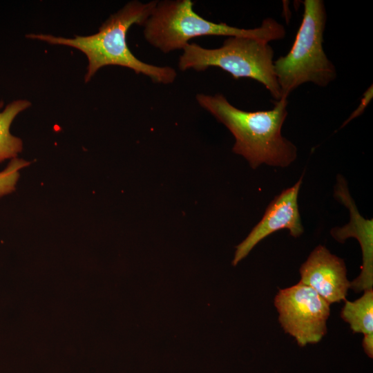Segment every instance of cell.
I'll return each instance as SVG.
<instances>
[{
	"label": "cell",
	"instance_id": "obj_5",
	"mask_svg": "<svg viewBox=\"0 0 373 373\" xmlns=\"http://www.w3.org/2000/svg\"><path fill=\"white\" fill-rule=\"evenodd\" d=\"M274 52L262 40L245 37H229L222 46L208 49L189 43L179 59L181 70L202 71L218 67L233 78L247 77L262 84L278 101L281 92L274 69Z\"/></svg>",
	"mask_w": 373,
	"mask_h": 373
},
{
	"label": "cell",
	"instance_id": "obj_14",
	"mask_svg": "<svg viewBox=\"0 0 373 373\" xmlns=\"http://www.w3.org/2000/svg\"><path fill=\"white\" fill-rule=\"evenodd\" d=\"M363 347L365 353L371 358L373 357V334L364 335Z\"/></svg>",
	"mask_w": 373,
	"mask_h": 373
},
{
	"label": "cell",
	"instance_id": "obj_8",
	"mask_svg": "<svg viewBox=\"0 0 373 373\" xmlns=\"http://www.w3.org/2000/svg\"><path fill=\"white\" fill-rule=\"evenodd\" d=\"M334 197L349 210L348 224L331 230L332 237L339 242H344L350 237L358 240L362 251L363 265L358 276L350 282V288L355 292L372 289L373 286V220L365 219L358 213L344 178L337 175Z\"/></svg>",
	"mask_w": 373,
	"mask_h": 373
},
{
	"label": "cell",
	"instance_id": "obj_1",
	"mask_svg": "<svg viewBox=\"0 0 373 373\" xmlns=\"http://www.w3.org/2000/svg\"><path fill=\"white\" fill-rule=\"evenodd\" d=\"M198 104L223 124L235 137L233 153L243 156L254 169L262 164L285 167L296 158L297 149L281 133L287 116V99L274 102L269 111H245L222 94H198Z\"/></svg>",
	"mask_w": 373,
	"mask_h": 373
},
{
	"label": "cell",
	"instance_id": "obj_10",
	"mask_svg": "<svg viewBox=\"0 0 373 373\" xmlns=\"http://www.w3.org/2000/svg\"><path fill=\"white\" fill-rule=\"evenodd\" d=\"M31 103L25 99L12 102L0 111V162L16 158L22 151V140L10 133V128L16 116L28 108ZM3 102H0V108Z\"/></svg>",
	"mask_w": 373,
	"mask_h": 373
},
{
	"label": "cell",
	"instance_id": "obj_12",
	"mask_svg": "<svg viewBox=\"0 0 373 373\" xmlns=\"http://www.w3.org/2000/svg\"><path fill=\"white\" fill-rule=\"evenodd\" d=\"M30 162L23 159H12L8 166L0 172V198L15 190L20 176V171Z\"/></svg>",
	"mask_w": 373,
	"mask_h": 373
},
{
	"label": "cell",
	"instance_id": "obj_9",
	"mask_svg": "<svg viewBox=\"0 0 373 373\" xmlns=\"http://www.w3.org/2000/svg\"><path fill=\"white\" fill-rule=\"evenodd\" d=\"M301 283L330 305L345 300L350 282L344 260L322 245L316 247L299 269Z\"/></svg>",
	"mask_w": 373,
	"mask_h": 373
},
{
	"label": "cell",
	"instance_id": "obj_6",
	"mask_svg": "<svg viewBox=\"0 0 373 373\" xmlns=\"http://www.w3.org/2000/svg\"><path fill=\"white\" fill-rule=\"evenodd\" d=\"M279 323L300 347L320 342L327 333L330 304L300 282L279 289L274 298Z\"/></svg>",
	"mask_w": 373,
	"mask_h": 373
},
{
	"label": "cell",
	"instance_id": "obj_7",
	"mask_svg": "<svg viewBox=\"0 0 373 373\" xmlns=\"http://www.w3.org/2000/svg\"><path fill=\"white\" fill-rule=\"evenodd\" d=\"M303 176L291 187L283 191L270 202L260 222L252 229L235 251L232 265L236 266L253 248L270 234L283 229L297 238L304 231L298 205V195Z\"/></svg>",
	"mask_w": 373,
	"mask_h": 373
},
{
	"label": "cell",
	"instance_id": "obj_3",
	"mask_svg": "<svg viewBox=\"0 0 373 373\" xmlns=\"http://www.w3.org/2000/svg\"><path fill=\"white\" fill-rule=\"evenodd\" d=\"M191 0L157 1L144 24V35L153 47L164 53L182 49L191 39L203 36L245 37L269 43L285 37V27L273 18L265 19L260 26L240 28L225 23H214L200 17Z\"/></svg>",
	"mask_w": 373,
	"mask_h": 373
},
{
	"label": "cell",
	"instance_id": "obj_2",
	"mask_svg": "<svg viewBox=\"0 0 373 373\" xmlns=\"http://www.w3.org/2000/svg\"><path fill=\"white\" fill-rule=\"evenodd\" d=\"M157 1L142 3L132 1L117 12L112 14L99 27L97 33L88 36L75 35L73 38L44 34H30L26 37L46 41L50 44L75 48L88 58L85 75L88 82L102 67L119 66L143 74L155 83L169 84L174 82L176 71L169 66H157L137 59L130 50L126 35L133 24L144 26Z\"/></svg>",
	"mask_w": 373,
	"mask_h": 373
},
{
	"label": "cell",
	"instance_id": "obj_13",
	"mask_svg": "<svg viewBox=\"0 0 373 373\" xmlns=\"http://www.w3.org/2000/svg\"><path fill=\"white\" fill-rule=\"evenodd\" d=\"M373 97V86L371 85L363 93V97L358 107L352 112L350 116L345 120L341 127L345 126L353 119L361 115Z\"/></svg>",
	"mask_w": 373,
	"mask_h": 373
},
{
	"label": "cell",
	"instance_id": "obj_4",
	"mask_svg": "<svg viewBox=\"0 0 373 373\" xmlns=\"http://www.w3.org/2000/svg\"><path fill=\"white\" fill-rule=\"evenodd\" d=\"M303 3L302 21L290 50L274 61L281 98L287 99L293 90L305 83L325 87L337 76L336 68L323 46L327 21L324 2L305 0Z\"/></svg>",
	"mask_w": 373,
	"mask_h": 373
},
{
	"label": "cell",
	"instance_id": "obj_11",
	"mask_svg": "<svg viewBox=\"0 0 373 373\" xmlns=\"http://www.w3.org/2000/svg\"><path fill=\"white\" fill-rule=\"evenodd\" d=\"M341 318L347 322L354 333L373 334V290L366 289L354 301L345 300L341 312Z\"/></svg>",
	"mask_w": 373,
	"mask_h": 373
}]
</instances>
